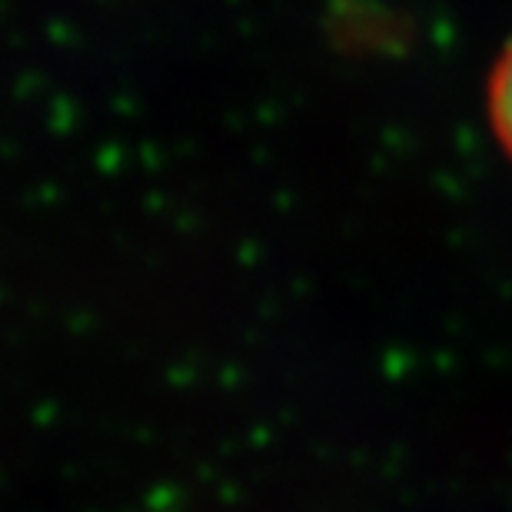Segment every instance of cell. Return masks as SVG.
Masks as SVG:
<instances>
[{
  "instance_id": "cell-1",
  "label": "cell",
  "mask_w": 512,
  "mask_h": 512,
  "mask_svg": "<svg viewBox=\"0 0 512 512\" xmlns=\"http://www.w3.org/2000/svg\"><path fill=\"white\" fill-rule=\"evenodd\" d=\"M486 114H489V127H493L496 143L512 160V40L503 47V54L496 57L493 74H489Z\"/></svg>"
}]
</instances>
